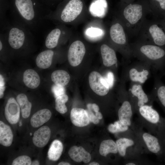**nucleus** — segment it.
Segmentation results:
<instances>
[{
	"label": "nucleus",
	"mask_w": 165,
	"mask_h": 165,
	"mask_svg": "<svg viewBox=\"0 0 165 165\" xmlns=\"http://www.w3.org/2000/svg\"><path fill=\"white\" fill-rule=\"evenodd\" d=\"M143 84L130 82L128 90L129 96L133 104L135 112L139 108L145 105H152L153 101L150 94H147L143 88Z\"/></svg>",
	"instance_id": "obj_6"
},
{
	"label": "nucleus",
	"mask_w": 165,
	"mask_h": 165,
	"mask_svg": "<svg viewBox=\"0 0 165 165\" xmlns=\"http://www.w3.org/2000/svg\"><path fill=\"white\" fill-rule=\"evenodd\" d=\"M100 50L104 65L107 68H117L118 60L114 50L105 44L101 46Z\"/></svg>",
	"instance_id": "obj_16"
},
{
	"label": "nucleus",
	"mask_w": 165,
	"mask_h": 165,
	"mask_svg": "<svg viewBox=\"0 0 165 165\" xmlns=\"http://www.w3.org/2000/svg\"><path fill=\"white\" fill-rule=\"evenodd\" d=\"M51 79L55 84L64 87L69 83L70 77L69 74L65 71L58 70L52 73Z\"/></svg>",
	"instance_id": "obj_26"
},
{
	"label": "nucleus",
	"mask_w": 165,
	"mask_h": 165,
	"mask_svg": "<svg viewBox=\"0 0 165 165\" xmlns=\"http://www.w3.org/2000/svg\"><path fill=\"white\" fill-rule=\"evenodd\" d=\"M152 68L148 63L143 61L124 65L122 81L138 82L143 84L150 77Z\"/></svg>",
	"instance_id": "obj_4"
},
{
	"label": "nucleus",
	"mask_w": 165,
	"mask_h": 165,
	"mask_svg": "<svg viewBox=\"0 0 165 165\" xmlns=\"http://www.w3.org/2000/svg\"><path fill=\"white\" fill-rule=\"evenodd\" d=\"M52 91L56 98L65 94V89L64 86L55 84L52 87Z\"/></svg>",
	"instance_id": "obj_37"
},
{
	"label": "nucleus",
	"mask_w": 165,
	"mask_h": 165,
	"mask_svg": "<svg viewBox=\"0 0 165 165\" xmlns=\"http://www.w3.org/2000/svg\"><path fill=\"white\" fill-rule=\"evenodd\" d=\"M58 165H70V164L65 162H61L58 164Z\"/></svg>",
	"instance_id": "obj_44"
},
{
	"label": "nucleus",
	"mask_w": 165,
	"mask_h": 165,
	"mask_svg": "<svg viewBox=\"0 0 165 165\" xmlns=\"http://www.w3.org/2000/svg\"><path fill=\"white\" fill-rule=\"evenodd\" d=\"M118 152L122 157H124L127 154L128 149L135 145L134 140L128 137L122 138L116 141Z\"/></svg>",
	"instance_id": "obj_28"
},
{
	"label": "nucleus",
	"mask_w": 165,
	"mask_h": 165,
	"mask_svg": "<svg viewBox=\"0 0 165 165\" xmlns=\"http://www.w3.org/2000/svg\"><path fill=\"white\" fill-rule=\"evenodd\" d=\"M51 134L50 128L47 126H42L34 132L32 138L33 143L38 148L43 147L48 142Z\"/></svg>",
	"instance_id": "obj_15"
},
{
	"label": "nucleus",
	"mask_w": 165,
	"mask_h": 165,
	"mask_svg": "<svg viewBox=\"0 0 165 165\" xmlns=\"http://www.w3.org/2000/svg\"><path fill=\"white\" fill-rule=\"evenodd\" d=\"M125 83L121 81L119 90L122 103L118 110V115L119 120L122 123L130 126L131 125L132 117L135 111L126 89Z\"/></svg>",
	"instance_id": "obj_5"
},
{
	"label": "nucleus",
	"mask_w": 165,
	"mask_h": 165,
	"mask_svg": "<svg viewBox=\"0 0 165 165\" xmlns=\"http://www.w3.org/2000/svg\"><path fill=\"white\" fill-rule=\"evenodd\" d=\"M95 113L96 116L99 119H102L103 116L101 112H98Z\"/></svg>",
	"instance_id": "obj_43"
},
{
	"label": "nucleus",
	"mask_w": 165,
	"mask_h": 165,
	"mask_svg": "<svg viewBox=\"0 0 165 165\" xmlns=\"http://www.w3.org/2000/svg\"><path fill=\"white\" fill-rule=\"evenodd\" d=\"M13 135L10 127L0 121V144L6 147L10 146L13 141Z\"/></svg>",
	"instance_id": "obj_22"
},
{
	"label": "nucleus",
	"mask_w": 165,
	"mask_h": 165,
	"mask_svg": "<svg viewBox=\"0 0 165 165\" xmlns=\"http://www.w3.org/2000/svg\"><path fill=\"white\" fill-rule=\"evenodd\" d=\"M140 137L147 149L156 155L160 160L164 161V148L161 138L156 135L155 136L145 132L142 133Z\"/></svg>",
	"instance_id": "obj_8"
},
{
	"label": "nucleus",
	"mask_w": 165,
	"mask_h": 165,
	"mask_svg": "<svg viewBox=\"0 0 165 165\" xmlns=\"http://www.w3.org/2000/svg\"><path fill=\"white\" fill-rule=\"evenodd\" d=\"M23 81L26 86L31 89L37 88L40 83L38 74L35 70L31 69H28L24 72Z\"/></svg>",
	"instance_id": "obj_21"
},
{
	"label": "nucleus",
	"mask_w": 165,
	"mask_h": 165,
	"mask_svg": "<svg viewBox=\"0 0 165 165\" xmlns=\"http://www.w3.org/2000/svg\"><path fill=\"white\" fill-rule=\"evenodd\" d=\"M125 165H136V164L133 162H127V163H126L125 164Z\"/></svg>",
	"instance_id": "obj_46"
},
{
	"label": "nucleus",
	"mask_w": 165,
	"mask_h": 165,
	"mask_svg": "<svg viewBox=\"0 0 165 165\" xmlns=\"http://www.w3.org/2000/svg\"><path fill=\"white\" fill-rule=\"evenodd\" d=\"M52 49H48L43 51L37 56L35 62L37 66L43 69L49 68L51 65L54 52Z\"/></svg>",
	"instance_id": "obj_20"
},
{
	"label": "nucleus",
	"mask_w": 165,
	"mask_h": 165,
	"mask_svg": "<svg viewBox=\"0 0 165 165\" xmlns=\"http://www.w3.org/2000/svg\"><path fill=\"white\" fill-rule=\"evenodd\" d=\"M20 107L15 99L13 97L8 100L5 108L6 118L10 124H15L19 121L20 116Z\"/></svg>",
	"instance_id": "obj_12"
},
{
	"label": "nucleus",
	"mask_w": 165,
	"mask_h": 165,
	"mask_svg": "<svg viewBox=\"0 0 165 165\" xmlns=\"http://www.w3.org/2000/svg\"><path fill=\"white\" fill-rule=\"evenodd\" d=\"M115 79V76L113 72L108 71L104 76H102L101 80L105 86L111 89L114 86Z\"/></svg>",
	"instance_id": "obj_34"
},
{
	"label": "nucleus",
	"mask_w": 165,
	"mask_h": 165,
	"mask_svg": "<svg viewBox=\"0 0 165 165\" xmlns=\"http://www.w3.org/2000/svg\"><path fill=\"white\" fill-rule=\"evenodd\" d=\"M129 127L123 124L119 120L114 123L109 125L108 129L110 132L114 134L127 131L129 129Z\"/></svg>",
	"instance_id": "obj_33"
},
{
	"label": "nucleus",
	"mask_w": 165,
	"mask_h": 165,
	"mask_svg": "<svg viewBox=\"0 0 165 165\" xmlns=\"http://www.w3.org/2000/svg\"><path fill=\"white\" fill-rule=\"evenodd\" d=\"M137 112L143 119L152 124L156 135L165 128V118L161 117L152 105H143L139 108Z\"/></svg>",
	"instance_id": "obj_7"
},
{
	"label": "nucleus",
	"mask_w": 165,
	"mask_h": 165,
	"mask_svg": "<svg viewBox=\"0 0 165 165\" xmlns=\"http://www.w3.org/2000/svg\"><path fill=\"white\" fill-rule=\"evenodd\" d=\"M15 9L12 13L14 21L26 27L31 31H35L46 20L51 13L38 9L32 0H15Z\"/></svg>",
	"instance_id": "obj_1"
},
{
	"label": "nucleus",
	"mask_w": 165,
	"mask_h": 165,
	"mask_svg": "<svg viewBox=\"0 0 165 165\" xmlns=\"http://www.w3.org/2000/svg\"><path fill=\"white\" fill-rule=\"evenodd\" d=\"M123 14L130 23L135 24L142 17V6L138 4L129 5L124 9Z\"/></svg>",
	"instance_id": "obj_17"
},
{
	"label": "nucleus",
	"mask_w": 165,
	"mask_h": 165,
	"mask_svg": "<svg viewBox=\"0 0 165 165\" xmlns=\"http://www.w3.org/2000/svg\"><path fill=\"white\" fill-rule=\"evenodd\" d=\"M99 153L102 156L106 157L109 154H116L118 152L116 142L112 139L105 140L101 143Z\"/></svg>",
	"instance_id": "obj_29"
},
{
	"label": "nucleus",
	"mask_w": 165,
	"mask_h": 165,
	"mask_svg": "<svg viewBox=\"0 0 165 165\" xmlns=\"http://www.w3.org/2000/svg\"><path fill=\"white\" fill-rule=\"evenodd\" d=\"M64 32L59 28H55L52 30L46 37L45 45L48 49H53L58 45L61 36Z\"/></svg>",
	"instance_id": "obj_23"
},
{
	"label": "nucleus",
	"mask_w": 165,
	"mask_h": 165,
	"mask_svg": "<svg viewBox=\"0 0 165 165\" xmlns=\"http://www.w3.org/2000/svg\"><path fill=\"white\" fill-rule=\"evenodd\" d=\"M149 31L156 45L163 46L165 45V34L157 25L154 24L151 26Z\"/></svg>",
	"instance_id": "obj_30"
},
{
	"label": "nucleus",
	"mask_w": 165,
	"mask_h": 165,
	"mask_svg": "<svg viewBox=\"0 0 165 165\" xmlns=\"http://www.w3.org/2000/svg\"><path fill=\"white\" fill-rule=\"evenodd\" d=\"M153 74L154 86L150 95L153 101H155L159 104L165 113V84L157 74Z\"/></svg>",
	"instance_id": "obj_11"
},
{
	"label": "nucleus",
	"mask_w": 165,
	"mask_h": 165,
	"mask_svg": "<svg viewBox=\"0 0 165 165\" xmlns=\"http://www.w3.org/2000/svg\"><path fill=\"white\" fill-rule=\"evenodd\" d=\"M110 35L112 39L115 43L124 45L126 43V38L122 26L119 23L113 25L110 29Z\"/></svg>",
	"instance_id": "obj_24"
},
{
	"label": "nucleus",
	"mask_w": 165,
	"mask_h": 165,
	"mask_svg": "<svg viewBox=\"0 0 165 165\" xmlns=\"http://www.w3.org/2000/svg\"><path fill=\"white\" fill-rule=\"evenodd\" d=\"M86 53L85 46L83 43L79 40L72 42L68 49L67 58L69 64L75 67L81 63Z\"/></svg>",
	"instance_id": "obj_10"
},
{
	"label": "nucleus",
	"mask_w": 165,
	"mask_h": 165,
	"mask_svg": "<svg viewBox=\"0 0 165 165\" xmlns=\"http://www.w3.org/2000/svg\"><path fill=\"white\" fill-rule=\"evenodd\" d=\"M3 31L7 43L15 50L21 49L34 38L30 30L15 22L9 24Z\"/></svg>",
	"instance_id": "obj_2"
},
{
	"label": "nucleus",
	"mask_w": 165,
	"mask_h": 165,
	"mask_svg": "<svg viewBox=\"0 0 165 165\" xmlns=\"http://www.w3.org/2000/svg\"><path fill=\"white\" fill-rule=\"evenodd\" d=\"M63 149L62 143L58 140H54L51 144L48 152L49 159L53 161H57L60 157Z\"/></svg>",
	"instance_id": "obj_27"
},
{
	"label": "nucleus",
	"mask_w": 165,
	"mask_h": 165,
	"mask_svg": "<svg viewBox=\"0 0 165 165\" xmlns=\"http://www.w3.org/2000/svg\"><path fill=\"white\" fill-rule=\"evenodd\" d=\"M68 99V97L66 94H64L56 98L55 100V108L57 111L61 114L66 113L68 110L65 103Z\"/></svg>",
	"instance_id": "obj_31"
},
{
	"label": "nucleus",
	"mask_w": 165,
	"mask_h": 165,
	"mask_svg": "<svg viewBox=\"0 0 165 165\" xmlns=\"http://www.w3.org/2000/svg\"><path fill=\"white\" fill-rule=\"evenodd\" d=\"M40 163L37 160H35L32 162L31 165H39Z\"/></svg>",
	"instance_id": "obj_45"
},
{
	"label": "nucleus",
	"mask_w": 165,
	"mask_h": 165,
	"mask_svg": "<svg viewBox=\"0 0 165 165\" xmlns=\"http://www.w3.org/2000/svg\"><path fill=\"white\" fill-rule=\"evenodd\" d=\"M6 86L3 77L2 75H0V98H2L4 95Z\"/></svg>",
	"instance_id": "obj_39"
},
{
	"label": "nucleus",
	"mask_w": 165,
	"mask_h": 165,
	"mask_svg": "<svg viewBox=\"0 0 165 165\" xmlns=\"http://www.w3.org/2000/svg\"><path fill=\"white\" fill-rule=\"evenodd\" d=\"M107 4L106 0H97L92 3L90 10L95 13H100L101 15H104L106 12Z\"/></svg>",
	"instance_id": "obj_32"
},
{
	"label": "nucleus",
	"mask_w": 165,
	"mask_h": 165,
	"mask_svg": "<svg viewBox=\"0 0 165 165\" xmlns=\"http://www.w3.org/2000/svg\"><path fill=\"white\" fill-rule=\"evenodd\" d=\"M70 117L72 123L76 127L86 126L90 122L87 110L82 108H73L71 112Z\"/></svg>",
	"instance_id": "obj_14"
},
{
	"label": "nucleus",
	"mask_w": 165,
	"mask_h": 165,
	"mask_svg": "<svg viewBox=\"0 0 165 165\" xmlns=\"http://www.w3.org/2000/svg\"><path fill=\"white\" fill-rule=\"evenodd\" d=\"M52 116L50 111L46 108L40 110L31 116L30 123L34 128L38 127L48 121Z\"/></svg>",
	"instance_id": "obj_19"
},
{
	"label": "nucleus",
	"mask_w": 165,
	"mask_h": 165,
	"mask_svg": "<svg viewBox=\"0 0 165 165\" xmlns=\"http://www.w3.org/2000/svg\"><path fill=\"white\" fill-rule=\"evenodd\" d=\"M158 2L162 9L165 10V0H156Z\"/></svg>",
	"instance_id": "obj_42"
},
{
	"label": "nucleus",
	"mask_w": 165,
	"mask_h": 165,
	"mask_svg": "<svg viewBox=\"0 0 165 165\" xmlns=\"http://www.w3.org/2000/svg\"><path fill=\"white\" fill-rule=\"evenodd\" d=\"M142 61L149 64L153 73L165 74V50L155 45L142 46L138 50Z\"/></svg>",
	"instance_id": "obj_3"
},
{
	"label": "nucleus",
	"mask_w": 165,
	"mask_h": 165,
	"mask_svg": "<svg viewBox=\"0 0 165 165\" xmlns=\"http://www.w3.org/2000/svg\"><path fill=\"white\" fill-rule=\"evenodd\" d=\"M91 108L93 111L95 113L99 112V107L95 103L92 104Z\"/></svg>",
	"instance_id": "obj_41"
},
{
	"label": "nucleus",
	"mask_w": 165,
	"mask_h": 165,
	"mask_svg": "<svg viewBox=\"0 0 165 165\" xmlns=\"http://www.w3.org/2000/svg\"><path fill=\"white\" fill-rule=\"evenodd\" d=\"M16 100L20 106L23 118H28L30 115L32 104L28 101L27 96L24 94H19L16 96Z\"/></svg>",
	"instance_id": "obj_25"
},
{
	"label": "nucleus",
	"mask_w": 165,
	"mask_h": 165,
	"mask_svg": "<svg viewBox=\"0 0 165 165\" xmlns=\"http://www.w3.org/2000/svg\"><path fill=\"white\" fill-rule=\"evenodd\" d=\"M68 154L71 158L75 162L89 163L91 160L90 154L82 146H73L69 149Z\"/></svg>",
	"instance_id": "obj_18"
},
{
	"label": "nucleus",
	"mask_w": 165,
	"mask_h": 165,
	"mask_svg": "<svg viewBox=\"0 0 165 165\" xmlns=\"http://www.w3.org/2000/svg\"><path fill=\"white\" fill-rule=\"evenodd\" d=\"M87 33L89 36L92 37H96L101 35L102 31L99 29L91 28L88 30Z\"/></svg>",
	"instance_id": "obj_38"
},
{
	"label": "nucleus",
	"mask_w": 165,
	"mask_h": 165,
	"mask_svg": "<svg viewBox=\"0 0 165 165\" xmlns=\"http://www.w3.org/2000/svg\"><path fill=\"white\" fill-rule=\"evenodd\" d=\"M91 104H88L87 105V109L86 110L88 113L90 122L94 124H97L99 122V119L96 117L93 112L91 108Z\"/></svg>",
	"instance_id": "obj_36"
},
{
	"label": "nucleus",
	"mask_w": 165,
	"mask_h": 165,
	"mask_svg": "<svg viewBox=\"0 0 165 165\" xmlns=\"http://www.w3.org/2000/svg\"><path fill=\"white\" fill-rule=\"evenodd\" d=\"M89 165H99V164L97 163L94 162L90 163H89Z\"/></svg>",
	"instance_id": "obj_47"
},
{
	"label": "nucleus",
	"mask_w": 165,
	"mask_h": 165,
	"mask_svg": "<svg viewBox=\"0 0 165 165\" xmlns=\"http://www.w3.org/2000/svg\"><path fill=\"white\" fill-rule=\"evenodd\" d=\"M102 77L98 72L93 71L89 75V82L91 89L95 93L103 96L107 95L111 89L103 84Z\"/></svg>",
	"instance_id": "obj_13"
},
{
	"label": "nucleus",
	"mask_w": 165,
	"mask_h": 165,
	"mask_svg": "<svg viewBox=\"0 0 165 165\" xmlns=\"http://www.w3.org/2000/svg\"><path fill=\"white\" fill-rule=\"evenodd\" d=\"M83 6V3L80 0H71L61 11L60 19L64 23L73 21L81 13Z\"/></svg>",
	"instance_id": "obj_9"
},
{
	"label": "nucleus",
	"mask_w": 165,
	"mask_h": 165,
	"mask_svg": "<svg viewBox=\"0 0 165 165\" xmlns=\"http://www.w3.org/2000/svg\"><path fill=\"white\" fill-rule=\"evenodd\" d=\"M32 161L30 157L26 155H21L17 157L13 161V165H30Z\"/></svg>",
	"instance_id": "obj_35"
},
{
	"label": "nucleus",
	"mask_w": 165,
	"mask_h": 165,
	"mask_svg": "<svg viewBox=\"0 0 165 165\" xmlns=\"http://www.w3.org/2000/svg\"><path fill=\"white\" fill-rule=\"evenodd\" d=\"M159 136L162 140L164 148V161H165V129L160 134Z\"/></svg>",
	"instance_id": "obj_40"
}]
</instances>
